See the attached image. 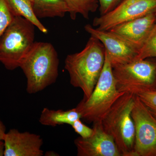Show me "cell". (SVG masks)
I'll use <instances>...</instances> for the list:
<instances>
[{
    "label": "cell",
    "instance_id": "17",
    "mask_svg": "<svg viewBox=\"0 0 156 156\" xmlns=\"http://www.w3.org/2000/svg\"><path fill=\"white\" fill-rule=\"evenodd\" d=\"M152 57H156V22L138 50L135 60L147 59Z\"/></svg>",
    "mask_w": 156,
    "mask_h": 156
},
{
    "label": "cell",
    "instance_id": "3",
    "mask_svg": "<svg viewBox=\"0 0 156 156\" xmlns=\"http://www.w3.org/2000/svg\"><path fill=\"white\" fill-rule=\"evenodd\" d=\"M135 95L125 92L101 121L104 130L112 136L122 156H136L134 151L135 127L131 116Z\"/></svg>",
    "mask_w": 156,
    "mask_h": 156
},
{
    "label": "cell",
    "instance_id": "9",
    "mask_svg": "<svg viewBox=\"0 0 156 156\" xmlns=\"http://www.w3.org/2000/svg\"><path fill=\"white\" fill-rule=\"evenodd\" d=\"M84 29L103 44L105 55L112 68L135 60L138 49L122 37L111 30L98 29L90 24L85 25Z\"/></svg>",
    "mask_w": 156,
    "mask_h": 156
},
{
    "label": "cell",
    "instance_id": "10",
    "mask_svg": "<svg viewBox=\"0 0 156 156\" xmlns=\"http://www.w3.org/2000/svg\"><path fill=\"white\" fill-rule=\"evenodd\" d=\"M90 137L79 136L74 141L78 156H122L111 136L104 129L101 122L93 123Z\"/></svg>",
    "mask_w": 156,
    "mask_h": 156
},
{
    "label": "cell",
    "instance_id": "4",
    "mask_svg": "<svg viewBox=\"0 0 156 156\" xmlns=\"http://www.w3.org/2000/svg\"><path fill=\"white\" fill-rule=\"evenodd\" d=\"M112 65L105 54L103 68L92 94L83 99L76 109L81 119L88 122H101L113 105L125 92H120L113 73Z\"/></svg>",
    "mask_w": 156,
    "mask_h": 156
},
{
    "label": "cell",
    "instance_id": "15",
    "mask_svg": "<svg viewBox=\"0 0 156 156\" xmlns=\"http://www.w3.org/2000/svg\"><path fill=\"white\" fill-rule=\"evenodd\" d=\"M8 2L14 16L25 18L43 33H48V29L42 24L35 14L34 0H8Z\"/></svg>",
    "mask_w": 156,
    "mask_h": 156
},
{
    "label": "cell",
    "instance_id": "1",
    "mask_svg": "<svg viewBox=\"0 0 156 156\" xmlns=\"http://www.w3.org/2000/svg\"><path fill=\"white\" fill-rule=\"evenodd\" d=\"M105 61V49L99 40L91 36L80 52L69 54L64 68L73 87L80 89L83 99L91 95L97 84Z\"/></svg>",
    "mask_w": 156,
    "mask_h": 156
},
{
    "label": "cell",
    "instance_id": "2",
    "mask_svg": "<svg viewBox=\"0 0 156 156\" xmlns=\"http://www.w3.org/2000/svg\"><path fill=\"white\" fill-rule=\"evenodd\" d=\"M59 64L58 53L51 43L35 42L19 67L26 78L27 92L35 94L56 83Z\"/></svg>",
    "mask_w": 156,
    "mask_h": 156
},
{
    "label": "cell",
    "instance_id": "21",
    "mask_svg": "<svg viewBox=\"0 0 156 156\" xmlns=\"http://www.w3.org/2000/svg\"><path fill=\"white\" fill-rule=\"evenodd\" d=\"M99 3L100 15L108 13L119 5L123 0H98Z\"/></svg>",
    "mask_w": 156,
    "mask_h": 156
},
{
    "label": "cell",
    "instance_id": "12",
    "mask_svg": "<svg viewBox=\"0 0 156 156\" xmlns=\"http://www.w3.org/2000/svg\"><path fill=\"white\" fill-rule=\"evenodd\" d=\"M156 22V11L115 27L110 30L131 43L138 50Z\"/></svg>",
    "mask_w": 156,
    "mask_h": 156
},
{
    "label": "cell",
    "instance_id": "7",
    "mask_svg": "<svg viewBox=\"0 0 156 156\" xmlns=\"http://www.w3.org/2000/svg\"><path fill=\"white\" fill-rule=\"evenodd\" d=\"M131 116L135 127V156H156V119L135 95Z\"/></svg>",
    "mask_w": 156,
    "mask_h": 156
},
{
    "label": "cell",
    "instance_id": "23",
    "mask_svg": "<svg viewBox=\"0 0 156 156\" xmlns=\"http://www.w3.org/2000/svg\"><path fill=\"white\" fill-rule=\"evenodd\" d=\"M5 146L3 140H0V156H4Z\"/></svg>",
    "mask_w": 156,
    "mask_h": 156
},
{
    "label": "cell",
    "instance_id": "14",
    "mask_svg": "<svg viewBox=\"0 0 156 156\" xmlns=\"http://www.w3.org/2000/svg\"><path fill=\"white\" fill-rule=\"evenodd\" d=\"M34 10L38 19L63 17L68 12L63 0H34Z\"/></svg>",
    "mask_w": 156,
    "mask_h": 156
},
{
    "label": "cell",
    "instance_id": "6",
    "mask_svg": "<svg viewBox=\"0 0 156 156\" xmlns=\"http://www.w3.org/2000/svg\"><path fill=\"white\" fill-rule=\"evenodd\" d=\"M117 88L121 92L156 88V62L135 60L113 67Z\"/></svg>",
    "mask_w": 156,
    "mask_h": 156
},
{
    "label": "cell",
    "instance_id": "22",
    "mask_svg": "<svg viewBox=\"0 0 156 156\" xmlns=\"http://www.w3.org/2000/svg\"><path fill=\"white\" fill-rule=\"evenodd\" d=\"M6 133L5 126L0 119V140H3Z\"/></svg>",
    "mask_w": 156,
    "mask_h": 156
},
{
    "label": "cell",
    "instance_id": "18",
    "mask_svg": "<svg viewBox=\"0 0 156 156\" xmlns=\"http://www.w3.org/2000/svg\"><path fill=\"white\" fill-rule=\"evenodd\" d=\"M131 93L138 97L156 119V88L137 89Z\"/></svg>",
    "mask_w": 156,
    "mask_h": 156
},
{
    "label": "cell",
    "instance_id": "19",
    "mask_svg": "<svg viewBox=\"0 0 156 156\" xmlns=\"http://www.w3.org/2000/svg\"><path fill=\"white\" fill-rule=\"evenodd\" d=\"M15 17L8 0H0V37Z\"/></svg>",
    "mask_w": 156,
    "mask_h": 156
},
{
    "label": "cell",
    "instance_id": "16",
    "mask_svg": "<svg viewBox=\"0 0 156 156\" xmlns=\"http://www.w3.org/2000/svg\"><path fill=\"white\" fill-rule=\"evenodd\" d=\"M68 9L71 19H76L78 14L88 19L89 14L94 13L99 8L98 0H63Z\"/></svg>",
    "mask_w": 156,
    "mask_h": 156
},
{
    "label": "cell",
    "instance_id": "13",
    "mask_svg": "<svg viewBox=\"0 0 156 156\" xmlns=\"http://www.w3.org/2000/svg\"><path fill=\"white\" fill-rule=\"evenodd\" d=\"M80 119H81L80 114L75 108L67 111L55 110L45 108L42 110L39 121L43 126L54 127L64 124L71 125Z\"/></svg>",
    "mask_w": 156,
    "mask_h": 156
},
{
    "label": "cell",
    "instance_id": "20",
    "mask_svg": "<svg viewBox=\"0 0 156 156\" xmlns=\"http://www.w3.org/2000/svg\"><path fill=\"white\" fill-rule=\"evenodd\" d=\"M72 127L75 131L83 138L90 137L93 133V128H89L82 122L81 119L76 120L72 124Z\"/></svg>",
    "mask_w": 156,
    "mask_h": 156
},
{
    "label": "cell",
    "instance_id": "5",
    "mask_svg": "<svg viewBox=\"0 0 156 156\" xmlns=\"http://www.w3.org/2000/svg\"><path fill=\"white\" fill-rule=\"evenodd\" d=\"M34 25L20 16H15L0 37V62L6 69L20 67L35 43Z\"/></svg>",
    "mask_w": 156,
    "mask_h": 156
},
{
    "label": "cell",
    "instance_id": "24",
    "mask_svg": "<svg viewBox=\"0 0 156 156\" xmlns=\"http://www.w3.org/2000/svg\"><path fill=\"white\" fill-rule=\"evenodd\" d=\"M54 155V156H58L56 154H56V152H55L53 151H48L47 152H46V153L45 154V156H53V155Z\"/></svg>",
    "mask_w": 156,
    "mask_h": 156
},
{
    "label": "cell",
    "instance_id": "11",
    "mask_svg": "<svg viewBox=\"0 0 156 156\" xmlns=\"http://www.w3.org/2000/svg\"><path fill=\"white\" fill-rule=\"evenodd\" d=\"M3 141L4 156H43V140L38 134L11 129L6 132Z\"/></svg>",
    "mask_w": 156,
    "mask_h": 156
},
{
    "label": "cell",
    "instance_id": "8",
    "mask_svg": "<svg viewBox=\"0 0 156 156\" xmlns=\"http://www.w3.org/2000/svg\"><path fill=\"white\" fill-rule=\"evenodd\" d=\"M156 11V0H123L108 13L95 17L92 25L109 30L124 23Z\"/></svg>",
    "mask_w": 156,
    "mask_h": 156
}]
</instances>
